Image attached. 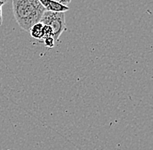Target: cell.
I'll use <instances>...</instances> for the list:
<instances>
[{
  "label": "cell",
  "mask_w": 153,
  "mask_h": 150,
  "mask_svg": "<svg viewBox=\"0 0 153 150\" xmlns=\"http://www.w3.org/2000/svg\"><path fill=\"white\" fill-rule=\"evenodd\" d=\"M3 23V16H2V5L0 4V26L2 25Z\"/></svg>",
  "instance_id": "cell-6"
},
{
  "label": "cell",
  "mask_w": 153,
  "mask_h": 150,
  "mask_svg": "<svg viewBox=\"0 0 153 150\" xmlns=\"http://www.w3.org/2000/svg\"><path fill=\"white\" fill-rule=\"evenodd\" d=\"M44 39V44L46 47L52 48L54 47V44H55V39L53 37H45V38H43Z\"/></svg>",
  "instance_id": "cell-5"
},
{
  "label": "cell",
  "mask_w": 153,
  "mask_h": 150,
  "mask_svg": "<svg viewBox=\"0 0 153 150\" xmlns=\"http://www.w3.org/2000/svg\"><path fill=\"white\" fill-rule=\"evenodd\" d=\"M12 11L19 26L29 31L40 22L45 9L39 0H12Z\"/></svg>",
  "instance_id": "cell-1"
},
{
  "label": "cell",
  "mask_w": 153,
  "mask_h": 150,
  "mask_svg": "<svg viewBox=\"0 0 153 150\" xmlns=\"http://www.w3.org/2000/svg\"><path fill=\"white\" fill-rule=\"evenodd\" d=\"M30 36L35 39H43L45 38V30H44V24L42 23L35 24L29 30Z\"/></svg>",
  "instance_id": "cell-4"
},
{
  "label": "cell",
  "mask_w": 153,
  "mask_h": 150,
  "mask_svg": "<svg viewBox=\"0 0 153 150\" xmlns=\"http://www.w3.org/2000/svg\"><path fill=\"white\" fill-rule=\"evenodd\" d=\"M41 4L44 6L45 10L48 11H53V12H65L69 10V6L62 4L56 1L52 0H39Z\"/></svg>",
  "instance_id": "cell-3"
},
{
  "label": "cell",
  "mask_w": 153,
  "mask_h": 150,
  "mask_svg": "<svg viewBox=\"0 0 153 150\" xmlns=\"http://www.w3.org/2000/svg\"><path fill=\"white\" fill-rule=\"evenodd\" d=\"M52 1H56V2H58V3H60V4H65V5H67V6H68V4H66L65 0H52Z\"/></svg>",
  "instance_id": "cell-7"
},
{
  "label": "cell",
  "mask_w": 153,
  "mask_h": 150,
  "mask_svg": "<svg viewBox=\"0 0 153 150\" xmlns=\"http://www.w3.org/2000/svg\"><path fill=\"white\" fill-rule=\"evenodd\" d=\"M8 2V0H0V4L1 5H4V4H6Z\"/></svg>",
  "instance_id": "cell-8"
},
{
  "label": "cell",
  "mask_w": 153,
  "mask_h": 150,
  "mask_svg": "<svg viewBox=\"0 0 153 150\" xmlns=\"http://www.w3.org/2000/svg\"><path fill=\"white\" fill-rule=\"evenodd\" d=\"M71 0H65V2H66L67 4H69L71 3Z\"/></svg>",
  "instance_id": "cell-9"
},
{
  "label": "cell",
  "mask_w": 153,
  "mask_h": 150,
  "mask_svg": "<svg viewBox=\"0 0 153 150\" xmlns=\"http://www.w3.org/2000/svg\"><path fill=\"white\" fill-rule=\"evenodd\" d=\"M40 23L51 28L55 41L59 39L61 34L66 28L65 12H53L45 10L41 18Z\"/></svg>",
  "instance_id": "cell-2"
}]
</instances>
